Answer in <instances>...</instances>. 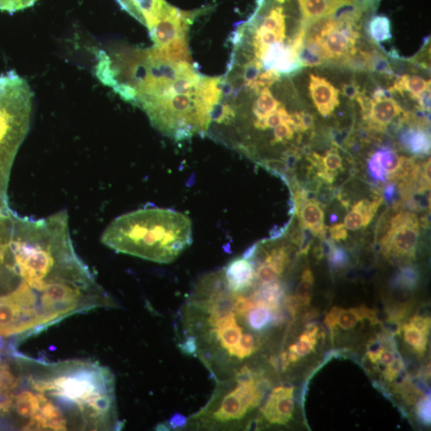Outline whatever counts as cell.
Masks as SVG:
<instances>
[{"label": "cell", "instance_id": "3", "mask_svg": "<svg viewBox=\"0 0 431 431\" xmlns=\"http://www.w3.org/2000/svg\"><path fill=\"white\" fill-rule=\"evenodd\" d=\"M34 92L19 75L0 74V214L9 211L8 189L10 171L29 134Z\"/></svg>", "mask_w": 431, "mask_h": 431}, {"label": "cell", "instance_id": "12", "mask_svg": "<svg viewBox=\"0 0 431 431\" xmlns=\"http://www.w3.org/2000/svg\"><path fill=\"white\" fill-rule=\"evenodd\" d=\"M222 272L229 291L233 293L246 291L253 285L255 269L249 259L236 258L228 263Z\"/></svg>", "mask_w": 431, "mask_h": 431}, {"label": "cell", "instance_id": "22", "mask_svg": "<svg viewBox=\"0 0 431 431\" xmlns=\"http://www.w3.org/2000/svg\"><path fill=\"white\" fill-rule=\"evenodd\" d=\"M281 105V103L276 100L268 87H266L261 90L258 100L254 103V116L256 119L263 118L275 111Z\"/></svg>", "mask_w": 431, "mask_h": 431}, {"label": "cell", "instance_id": "13", "mask_svg": "<svg viewBox=\"0 0 431 431\" xmlns=\"http://www.w3.org/2000/svg\"><path fill=\"white\" fill-rule=\"evenodd\" d=\"M403 112L405 111L399 103L394 100H373L369 111L363 119L370 129L383 132L397 117L402 116Z\"/></svg>", "mask_w": 431, "mask_h": 431}, {"label": "cell", "instance_id": "21", "mask_svg": "<svg viewBox=\"0 0 431 431\" xmlns=\"http://www.w3.org/2000/svg\"><path fill=\"white\" fill-rule=\"evenodd\" d=\"M405 341L418 353L423 354L427 349L429 332L419 329L411 322L402 327Z\"/></svg>", "mask_w": 431, "mask_h": 431}, {"label": "cell", "instance_id": "11", "mask_svg": "<svg viewBox=\"0 0 431 431\" xmlns=\"http://www.w3.org/2000/svg\"><path fill=\"white\" fill-rule=\"evenodd\" d=\"M125 10L150 31L167 6L165 0H117Z\"/></svg>", "mask_w": 431, "mask_h": 431}, {"label": "cell", "instance_id": "50", "mask_svg": "<svg viewBox=\"0 0 431 431\" xmlns=\"http://www.w3.org/2000/svg\"><path fill=\"white\" fill-rule=\"evenodd\" d=\"M342 308H334L331 309V313L327 315L326 318V323L330 327H334L337 324L338 316L340 313Z\"/></svg>", "mask_w": 431, "mask_h": 431}, {"label": "cell", "instance_id": "18", "mask_svg": "<svg viewBox=\"0 0 431 431\" xmlns=\"http://www.w3.org/2000/svg\"><path fill=\"white\" fill-rule=\"evenodd\" d=\"M393 91L402 96L407 92L412 100L417 98L423 91L430 88V81H427L418 75H402L396 76L394 84L391 86Z\"/></svg>", "mask_w": 431, "mask_h": 431}, {"label": "cell", "instance_id": "14", "mask_svg": "<svg viewBox=\"0 0 431 431\" xmlns=\"http://www.w3.org/2000/svg\"><path fill=\"white\" fill-rule=\"evenodd\" d=\"M400 143L402 148L417 156L428 155L430 152L431 140L428 128L409 125L400 134Z\"/></svg>", "mask_w": 431, "mask_h": 431}, {"label": "cell", "instance_id": "20", "mask_svg": "<svg viewBox=\"0 0 431 431\" xmlns=\"http://www.w3.org/2000/svg\"><path fill=\"white\" fill-rule=\"evenodd\" d=\"M368 33L372 40L377 43L389 41L392 39L391 25L389 17L385 15H376L370 19Z\"/></svg>", "mask_w": 431, "mask_h": 431}, {"label": "cell", "instance_id": "26", "mask_svg": "<svg viewBox=\"0 0 431 431\" xmlns=\"http://www.w3.org/2000/svg\"><path fill=\"white\" fill-rule=\"evenodd\" d=\"M314 278L312 271L306 269L303 272L301 282L297 288L296 296L289 299L292 304H307L312 297Z\"/></svg>", "mask_w": 431, "mask_h": 431}, {"label": "cell", "instance_id": "48", "mask_svg": "<svg viewBox=\"0 0 431 431\" xmlns=\"http://www.w3.org/2000/svg\"><path fill=\"white\" fill-rule=\"evenodd\" d=\"M301 116L302 132H306L310 129H313L314 127V117L312 114L307 112H299Z\"/></svg>", "mask_w": 431, "mask_h": 431}, {"label": "cell", "instance_id": "38", "mask_svg": "<svg viewBox=\"0 0 431 431\" xmlns=\"http://www.w3.org/2000/svg\"><path fill=\"white\" fill-rule=\"evenodd\" d=\"M294 130L288 123H283L274 128V138L271 141V145L285 143L294 138Z\"/></svg>", "mask_w": 431, "mask_h": 431}, {"label": "cell", "instance_id": "28", "mask_svg": "<svg viewBox=\"0 0 431 431\" xmlns=\"http://www.w3.org/2000/svg\"><path fill=\"white\" fill-rule=\"evenodd\" d=\"M369 54L356 47H354L345 57L343 58V63L354 72H369Z\"/></svg>", "mask_w": 431, "mask_h": 431}, {"label": "cell", "instance_id": "51", "mask_svg": "<svg viewBox=\"0 0 431 431\" xmlns=\"http://www.w3.org/2000/svg\"><path fill=\"white\" fill-rule=\"evenodd\" d=\"M156 430H161V431H168V430H171L170 427H169V425H167V424L166 423H160L158 424L156 427Z\"/></svg>", "mask_w": 431, "mask_h": 431}, {"label": "cell", "instance_id": "36", "mask_svg": "<svg viewBox=\"0 0 431 431\" xmlns=\"http://www.w3.org/2000/svg\"><path fill=\"white\" fill-rule=\"evenodd\" d=\"M330 265L334 269L345 268L349 261V256L345 249L337 247L335 244L329 253Z\"/></svg>", "mask_w": 431, "mask_h": 431}, {"label": "cell", "instance_id": "6", "mask_svg": "<svg viewBox=\"0 0 431 431\" xmlns=\"http://www.w3.org/2000/svg\"><path fill=\"white\" fill-rule=\"evenodd\" d=\"M295 204L301 228L308 229L313 236L324 239V212L320 204L314 198H309L304 189L295 190Z\"/></svg>", "mask_w": 431, "mask_h": 431}, {"label": "cell", "instance_id": "33", "mask_svg": "<svg viewBox=\"0 0 431 431\" xmlns=\"http://www.w3.org/2000/svg\"><path fill=\"white\" fill-rule=\"evenodd\" d=\"M299 62L301 63L304 68H314L320 67L325 61L320 54L311 50L308 47L304 45L298 54Z\"/></svg>", "mask_w": 431, "mask_h": 431}, {"label": "cell", "instance_id": "37", "mask_svg": "<svg viewBox=\"0 0 431 431\" xmlns=\"http://www.w3.org/2000/svg\"><path fill=\"white\" fill-rule=\"evenodd\" d=\"M234 294L233 312L239 315H245L256 307L253 298L242 296L238 293Z\"/></svg>", "mask_w": 431, "mask_h": 431}, {"label": "cell", "instance_id": "5", "mask_svg": "<svg viewBox=\"0 0 431 431\" xmlns=\"http://www.w3.org/2000/svg\"><path fill=\"white\" fill-rule=\"evenodd\" d=\"M205 10L201 9L185 12L168 4L159 19L150 31L155 47H166L178 38L187 36L190 24L196 16Z\"/></svg>", "mask_w": 431, "mask_h": 431}, {"label": "cell", "instance_id": "23", "mask_svg": "<svg viewBox=\"0 0 431 431\" xmlns=\"http://www.w3.org/2000/svg\"><path fill=\"white\" fill-rule=\"evenodd\" d=\"M262 29L274 31L280 36L283 40L286 38L285 15L283 13V8L276 6L272 8L269 15L262 20L260 24Z\"/></svg>", "mask_w": 431, "mask_h": 431}, {"label": "cell", "instance_id": "17", "mask_svg": "<svg viewBox=\"0 0 431 431\" xmlns=\"http://www.w3.org/2000/svg\"><path fill=\"white\" fill-rule=\"evenodd\" d=\"M285 295V289L279 282L262 283L261 286L254 292L252 297L256 306H265L272 311L279 310L281 302Z\"/></svg>", "mask_w": 431, "mask_h": 431}, {"label": "cell", "instance_id": "42", "mask_svg": "<svg viewBox=\"0 0 431 431\" xmlns=\"http://www.w3.org/2000/svg\"><path fill=\"white\" fill-rule=\"evenodd\" d=\"M330 237L336 242L345 241L348 233L343 224H337L329 228Z\"/></svg>", "mask_w": 431, "mask_h": 431}, {"label": "cell", "instance_id": "27", "mask_svg": "<svg viewBox=\"0 0 431 431\" xmlns=\"http://www.w3.org/2000/svg\"><path fill=\"white\" fill-rule=\"evenodd\" d=\"M419 275L417 270L413 267H403L398 274L393 277L391 281L392 288L412 290L417 286Z\"/></svg>", "mask_w": 431, "mask_h": 431}, {"label": "cell", "instance_id": "39", "mask_svg": "<svg viewBox=\"0 0 431 431\" xmlns=\"http://www.w3.org/2000/svg\"><path fill=\"white\" fill-rule=\"evenodd\" d=\"M417 414L420 420L425 424H430L431 421V402L430 397H425L417 405Z\"/></svg>", "mask_w": 431, "mask_h": 431}, {"label": "cell", "instance_id": "35", "mask_svg": "<svg viewBox=\"0 0 431 431\" xmlns=\"http://www.w3.org/2000/svg\"><path fill=\"white\" fill-rule=\"evenodd\" d=\"M38 0H0V10L13 13L31 8Z\"/></svg>", "mask_w": 431, "mask_h": 431}, {"label": "cell", "instance_id": "40", "mask_svg": "<svg viewBox=\"0 0 431 431\" xmlns=\"http://www.w3.org/2000/svg\"><path fill=\"white\" fill-rule=\"evenodd\" d=\"M235 379L239 385H248L256 383L258 381L253 370L248 366L243 367L236 374Z\"/></svg>", "mask_w": 431, "mask_h": 431}, {"label": "cell", "instance_id": "52", "mask_svg": "<svg viewBox=\"0 0 431 431\" xmlns=\"http://www.w3.org/2000/svg\"><path fill=\"white\" fill-rule=\"evenodd\" d=\"M331 221L332 222H335V221H337V216H336V215H332V216H331Z\"/></svg>", "mask_w": 431, "mask_h": 431}, {"label": "cell", "instance_id": "32", "mask_svg": "<svg viewBox=\"0 0 431 431\" xmlns=\"http://www.w3.org/2000/svg\"><path fill=\"white\" fill-rule=\"evenodd\" d=\"M281 75L274 69L265 70L264 72L260 73L258 77L249 86V88L254 91L256 94H259L262 89L274 85L276 81L280 79Z\"/></svg>", "mask_w": 431, "mask_h": 431}, {"label": "cell", "instance_id": "4", "mask_svg": "<svg viewBox=\"0 0 431 431\" xmlns=\"http://www.w3.org/2000/svg\"><path fill=\"white\" fill-rule=\"evenodd\" d=\"M419 221L414 212L400 211L391 217L381 240L386 256L394 258H414L419 237Z\"/></svg>", "mask_w": 431, "mask_h": 431}, {"label": "cell", "instance_id": "34", "mask_svg": "<svg viewBox=\"0 0 431 431\" xmlns=\"http://www.w3.org/2000/svg\"><path fill=\"white\" fill-rule=\"evenodd\" d=\"M263 68V65L260 60L254 58L244 65V86L249 87L258 77L260 70Z\"/></svg>", "mask_w": 431, "mask_h": 431}, {"label": "cell", "instance_id": "9", "mask_svg": "<svg viewBox=\"0 0 431 431\" xmlns=\"http://www.w3.org/2000/svg\"><path fill=\"white\" fill-rule=\"evenodd\" d=\"M294 411L292 387L279 386L272 392L262 414L270 423L285 425L292 418Z\"/></svg>", "mask_w": 431, "mask_h": 431}, {"label": "cell", "instance_id": "47", "mask_svg": "<svg viewBox=\"0 0 431 431\" xmlns=\"http://www.w3.org/2000/svg\"><path fill=\"white\" fill-rule=\"evenodd\" d=\"M420 109L430 112V88L425 90L418 96L416 100Z\"/></svg>", "mask_w": 431, "mask_h": 431}, {"label": "cell", "instance_id": "8", "mask_svg": "<svg viewBox=\"0 0 431 431\" xmlns=\"http://www.w3.org/2000/svg\"><path fill=\"white\" fill-rule=\"evenodd\" d=\"M261 63L264 69H274L281 75L297 74L304 68L299 62L298 53L288 42L285 45L283 42H277L270 46Z\"/></svg>", "mask_w": 431, "mask_h": 431}, {"label": "cell", "instance_id": "7", "mask_svg": "<svg viewBox=\"0 0 431 431\" xmlns=\"http://www.w3.org/2000/svg\"><path fill=\"white\" fill-rule=\"evenodd\" d=\"M406 158L394 150L383 148L375 152L368 162L370 177L377 182H386L389 178L397 179L406 171Z\"/></svg>", "mask_w": 431, "mask_h": 431}, {"label": "cell", "instance_id": "10", "mask_svg": "<svg viewBox=\"0 0 431 431\" xmlns=\"http://www.w3.org/2000/svg\"><path fill=\"white\" fill-rule=\"evenodd\" d=\"M309 91L316 109L323 117H329L340 105V90L324 78L311 75Z\"/></svg>", "mask_w": 431, "mask_h": 431}, {"label": "cell", "instance_id": "2", "mask_svg": "<svg viewBox=\"0 0 431 431\" xmlns=\"http://www.w3.org/2000/svg\"><path fill=\"white\" fill-rule=\"evenodd\" d=\"M193 242L192 222L182 212L168 209L139 210L113 220L102 242L118 253L157 263L175 260Z\"/></svg>", "mask_w": 431, "mask_h": 431}, {"label": "cell", "instance_id": "30", "mask_svg": "<svg viewBox=\"0 0 431 431\" xmlns=\"http://www.w3.org/2000/svg\"><path fill=\"white\" fill-rule=\"evenodd\" d=\"M256 349L254 336L249 334H244L242 336L237 345L228 349L227 352L229 356L242 360L252 356Z\"/></svg>", "mask_w": 431, "mask_h": 431}, {"label": "cell", "instance_id": "1", "mask_svg": "<svg viewBox=\"0 0 431 431\" xmlns=\"http://www.w3.org/2000/svg\"><path fill=\"white\" fill-rule=\"evenodd\" d=\"M5 420L18 430H120L111 370L84 359L49 362L13 350Z\"/></svg>", "mask_w": 431, "mask_h": 431}, {"label": "cell", "instance_id": "29", "mask_svg": "<svg viewBox=\"0 0 431 431\" xmlns=\"http://www.w3.org/2000/svg\"><path fill=\"white\" fill-rule=\"evenodd\" d=\"M289 120H290V114L288 113L285 107L281 105L269 116L261 119H256L254 122V127L260 130H265L275 128L283 123L288 124Z\"/></svg>", "mask_w": 431, "mask_h": 431}, {"label": "cell", "instance_id": "46", "mask_svg": "<svg viewBox=\"0 0 431 431\" xmlns=\"http://www.w3.org/2000/svg\"><path fill=\"white\" fill-rule=\"evenodd\" d=\"M395 93L392 91V89H384L382 88V87H378L376 88L373 93V100H393L394 97Z\"/></svg>", "mask_w": 431, "mask_h": 431}, {"label": "cell", "instance_id": "43", "mask_svg": "<svg viewBox=\"0 0 431 431\" xmlns=\"http://www.w3.org/2000/svg\"><path fill=\"white\" fill-rule=\"evenodd\" d=\"M359 86L356 81H352L350 84H343L342 86V94L350 100H356L360 95Z\"/></svg>", "mask_w": 431, "mask_h": 431}, {"label": "cell", "instance_id": "31", "mask_svg": "<svg viewBox=\"0 0 431 431\" xmlns=\"http://www.w3.org/2000/svg\"><path fill=\"white\" fill-rule=\"evenodd\" d=\"M369 72L396 77V75L391 68V65L384 54L378 52H370L369 54Z\"/></svg>", "mask_w": 431, "mask_h": 431}, {"label": "cell", "instance_id": "44", "mask_svg": "<svg viewBox=\"0 0 431 431\" xmlns=\"http://www.w3.org/2000/svg\"><path fill=\"white\" fill-rule=\"evenodd\" d=\"M398 192H399V191H398L396 183L391 182L386 185L384 190V201H385L386 203H395Z\"/></svg>", "mask_w": 431, "mask_h": 431}, {"label": "cell", "instance_id": "41", "mask_svg": "<svg viewBox=\"0 0 431 431\" xmlns=\"http://www.w3.org/2000/svg\"><path fill=\"white\" fill-rule=\"evenodd\" d=\"M178 347L185 354L196 356V352H198V341L196 337L191 336L187 337L183 343H180Z\"/></svg>", "mask_w": 431, "mask_h": 431}, {"label": "cell", "instance_id": "49", "mask_svg": "<svg viewBox=\"0 0 431 431\" xmlns=\"http://www.w3.org/2000/svg\"><path fill=\"white\" fill-rule=\"evenodd\" d=\"M353 2L364 12V10H374L377 8L380 0H353Z\"/></svg>", "mask_w": 431, "mask_h": 431}, {"label": "cell", "instance_id": "24", "mask_svg": "<svg viewBox=\"0 0 431 431\" xmlns=\"http://www.w3.org/2000/svg\"><path fill=\"white\" fill-rule=\"evenodd\" d=\"M248 324L255 331H261L266 329L272 322H274V311L268 307L256 306L250 311L247 316Z\"/></svg>", "mask_w": 431, "mask_h": 431}, {"label": "cell", "instance_id": "19", "mask_svg": "<svg viewBox=\"0 0 431 431\" xmlns=\"http://www.w3.org/2000/svg\"><path fill=\"white\" fill-rule=\"evenodd\" d=\"M319 327L312 326L301 335L299 341L289 347L288 359L289 362H296L299 358L306 356L314 350L318 342Z\"/></svg>", "mask_w": 431, "mask_h": 431}, {"label": "cell", "instance_id": "15", "mask_svg": "<svg viewBox=\"0 0 431 431\" xmlns=\"http://www.w3.org/2000/svg\"><path fill=\"white\" fill-rule=\"evenodd\" d=\"M383 203V198L374 201H359L352 206V210L347 214L343 225L352 231H356L362 227H367L373 220L376 212Z\"/></svg>", "mask_w": 431, "mask_h": 431}, {"label": "cell", "instance_id": "45", "mask_svg": "<svg viewBox=\"0 0 431 431\" xmlns=\"http://www.w3.org/2000/svg\"><path fill=\"white\" fill-rule=\"evenodd\" d=\"M188 423V419L181 413L174 414L169 420V425L174 430L184 428Z\"/></svg>", "mask_w": 431, "mask_h": 431}, {"label": "cell", "instance_id": "25", "mask_svg": "<svg viewBox=\"0 0 431 431\" xmlns=\"http://www.w3.org/2000/svg\"><path fill=\"white\" fill-rule=\"evenodd\" d=\"M373 315L374 314L370 310L365 308L342 309L339 316H338L336 324L339 325L343 329L350 330L356 326L359 320L365 318L372 319Z\"/></svg>", "mask_w": 431, "mask_h": 431}, {"label": "cell", "instance_id": "16", "mask_svg": "<svg viewBox=\"0 0 431 431\" xmlns=\"http://www.w3.org/2000/svg\"><path fill=\"white\" fill-rule=\"evenodd\" d=\"M248 412L241 397L233 390L224 398L220 408L214 414V418L217 422L226 423L242 419Z\"/></svg>", "mask_w": 431, "mask_h": 431}]
</instances>
